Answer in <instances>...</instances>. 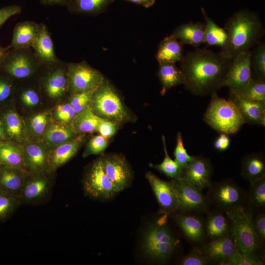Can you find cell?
I'll list each match as a JSON object with an SVG mask.
<instances>
[{
	"instance_id": "cell-58",
	"label": "cell",
	"mask_w": 265,
	"mask_h": 265,
	"mask_svg": "<svg viewBox=\"0 0 265 265\" xmlns=\"http://www.w3.org/2000/svg\"><path fill=\"white\" fill-rule=\"evenodd\" d=\"M3 140H6L5 136L3 123L0 116V141Z\"/></svg>"
},
{
	"instance_id": "cell-17",
	"label": "cell",
	"mask_w": 265,
	"mask_h": 265,
	"mask_svg": "<svg viewBox=\"0 0 265 265\" xmlns=\"http://www.w3.org/2000/svg\"><path fill=\"white\" fill-rule=\"evenodd\" d=\"M22 146L26 171L29 174L48 172L51 149L43 141L27 140Z\"/></svg>"
},
{
	"instance_id": "cell-10",
	"label": "cell",
	"mask_w": 265,
	"mask_h": 265,
	"mask_svg": "<svg viewBox=\"0 0 265 265\" xmlns=\"http://www.w3.org/2000/svg\"><path fill=\"white\" fill-rule=\"evenodd\" d=\"M53 174L47 171L29 174L18 197L21 205L36 206L48 201L54 183Z\"/></svg>"
},
{
	"instance_id": "cell-29",
	"label": "cell",
	"mask_w": 265,
	"mask_h": 265,
	"mask_svg": "<svg viewBox=\"0 0 265 265\" xmlns=\"http://www.w3.org/2000/svg\"><path fill=\"white\" fill-rule=\"evenodd\" d=\"M39 27V24L33 21L18 23L13 29L10 47L13 49L32 48Z\"/></svg>"
},
{
	"instance_id": "cell-3",
	"label": "cell",
	"mask_w": 265,
	"mask_h": 265,
	"mask_svg": "<svg viewBox=\"0 0 265 265\" xmlns=\"http://www.w3.org/2000/svg\"><path fill=\"white\" fill-rule=\"evenodd\" d=\"M89 107L98 117L119 126L136 121V116L126 106L117 90L105 78L94 91Z\"/></svg>"
},
{
	"instance_id": "cell-5",
	"label": "cell",
	"mask_w": 265,
	"mask_h": 265,
	"mask_svg": "<svg viewBox=\"0 0 265 265\" xmlns=\"http://www.w3.org/2000/svg\"><path fill=\"white\" fill-rule=\"evenodd\" d=\"M151 224L144 235L143 248L145 255L159 263L168 261L177 251L180 243L167 224L166 216Z\"/></svg>"
},
{
	"instance_id": "cell-20",
	"label": "cell",
	"mask_w": 265,
	"mask_h": 265,
	"mask_svg": "<svg viewBox=\"0 0 265 265\" xmlns=\"http://www.w3.org/2000/svg\"><path fill=\"white\" fill-rule=\"evenodd\" d=\"M199 214L201 213L177 212L170 215L187 241L195 245L205 241V219Z\"/></svg>"
},
{
	"instance_id": "cell-33",
	"label": "cell",
	"mask_w": 265,
	"mask_h": 265,
	"mask_svg": "<svg viewBox=\"0 0 265 265\" xmlns=\"http://www.w3.org/2000/svg\"><path fill=\"white\" fill-rule=\"evenodd\" d=\"M52 120L50 110L37 112L27 116L25 121L28 140L42 141L46 128Z\"/></svg>"
},
{
	"instance_id": "cell-25",
	"label": "cell",
	"mask_w": 265,
	"mask_h": 265,
	"mask_svg": "<svg viewBox=\"0 0 265 265\" xmlns=\"http://www.w3.org/2000/svg\"><path fill=\"white\" fill-rule=\"evenodd\" d=\"M78 135L71 123L52 120L46 128L42 141L51 149L73 139Z\"/></svg>"
},
{
	"instance_id": "cell-16",
	"label": "cell",
	"mask_w": 265,
	"mask_h": 265,
	"mask_svg": "<svg viewBox=\"0 0 265 265\" xmlns=\"http://www.w3.org/2000/svg\"><path fill=\"white\" fill-rule=\"evenodd\" d=\"M212 172L213 167L210 159L201 155L193 156L192 160L183 168L182 179L202 190L211 186Z\"/></svg>"
},
{
	"instance_id": "cell-18",
	"label": "cell",
	"mask_w": 265,
	"mask_h": 265,
	"mask_svg": "<svg viewBox=\"0 0 265 265\" xmlns=\"http://www.w3.org/2000/svg\"><path fill=\"white\" fill-rule=\"evenodd\" d=\"M194 248L217 265L224 263L238 250L232 234L218 239L204 241Z\"/></svg>"
},
{
	"instance_id": "cell-28",
	"label": "cell",
	"mask_w": 265,
	"mask_h": 265,
	"mask_svg": "<svg viewBox=\"0 0 265 265\" xmlns=\"http://www.w3.org/2000/svg\"><path fill=\"white\" fill-rule=\"evenodd\" d=\"M241 175L250 184L265 178V159L263 153H252L243 156L241 160Z\"/></svg>"
},
{
	"instance_id": "cell-47",
	"label": "cell",
	"mask_w": 265,
	"mask_h": 265,
	"mask_svg": "<svg viewBox=\"0 0 265 265\" xmlns=\"http://www.w3.org/2000/svg\"><path fill=\"white\" fill-rule=\"evenodd\" d=\"M15 84L13 78L4 73H0V104L6 102L13 94Z\"/></svg>"
},
{
	"instance_id": "cell-12",
	"label": "cell",
	"mask_w": 265,
	"mask_h": 265,
	"mask_svg": "<svg viewBox=\"0 0 265 265\" xmlns=\"http://www.w3.org/2000/svg\"><path fill=\"white\" fill-rule=\"evenodd\" d=\"M171 181L177 200V212H193L206 213L210 210L211 205L206 196L202 193V190L182 178Z\"/></svg>"
},
{
	"instance_id": "cell-15",
	"label": "cell",
	"mask_w": 265,
	"mask_h": 265,
	"mask_svg": "<svg viewBox=\"0 0 265 265\" xmlns=\"http://www.w3.org/2000/svg\"><path fill=\"white\" fill-rule=\"evenodd\" d=\"M103 169L113 185L121 191L131 184L132 174L125 157L121 154H103L100 157Z\"/></svg>"
},
{
	"instance_id": "cell-38",
	"label": "cell",
	"mask_w": 265,
	"mask_h": 265,
	"mask_svg": "<svg viewBox=\"0 0 265 265\" xmlns=\"http://www.w3.org/2000/svg\"><path fill=\"white\" fill-rule=\"evenodd\" d=\"M246 206L253 213L264 212L265 209V178L250 184L246 192Z\"/></svg>"
},
{
	"instance_id": "cell-24",
	"label": "cell",
	"mask_w": 265,
	"mask_h": 265,
	"mask_svg": "<svg viewBox=\"0 0 265 265\" xmlns=\"http://www.w3.org/2000/svg\"><path fill=\"white\" fill-rule=\"evenodd\" d=\"M32 49L41 66H46L58 62L54 52V45L47 26L43 23L39 27Z\"/></svg>"
},
{
	"instance_id": "cell-32",
	"label": "cell",
	"mask_w": 265,
	"mask_h": 265,
	"mask_svg": "<svg viewBox=\"0 0 265 265\" xmlns=\"http://www.w3.org/2000/svg\"><path fill=\"white\" fill-rule=\"evenodd\" d=\"M0 165L25 170L22 145L9 140L0 141Z\"/></svg>"
},
{
	"instance_id": "cell-40",
	"label": "cell",
	"mask_w": 265,
	"mask_h": 265,
	"mask_svg": "<svg viewBox=\"0 0 265 265\" xmlns=\"http://www.w3.org/2000/svg\"><path fill=\"white\" fill-rule=\"evenodd\" d=\"M230 95L247 100L265 102V80L253 78L241 90L236 94Z\"/></svg>"
},
{
	"instance_id": "cell-9",
	"label": "cell",
	"mask_w": 265,
	"mask_h": 265,
	"mask_svg": "<svg viewBox=\"0 0 265 265\" xmlns=\"http://www.w3.org/2000/svg\"><path fill=\"white\" fill-rule=\"evenodd\" d=\"M68 94L93 91L102 83L105 77L101 72L86 61L67 64Z\"/></svg>"
},
{
	"instance_id": "cell-8",
	"label": "cell",
	"mask_w": 265,
	"mask_h": 265,
	"mask_svg": "<svg viewBox=\"0 0 265 265\" xmlns=\"http://www.w3.org/2000/svg\"><path fill=\"white\" fill-rule=\"evenodd\" d=\"M41 66L31 48H10L0 69L14 79L26 80L34 76Z\"/></svg>"
},
{
	"instance_id": "cell-54",
	"label": "cell",
	"mask_w": 265,
	"mask_h": 265,
	"mask_svg": "<svg viewBox=\"0 0 265 265\" xmlns=\"http://www.w3.org/2000/svg\"><path fill=\"white\" fill-rule=\"evenodd\" d=\"M230 144V138L228 134L221 133L215 139L213 147L218 151H224L227 150Z\"/></svg>"
},
{
	"instance_id": "cell-21",
	"label": "cell",
	"mask_w": 265,
	"mask_h": 265,
	"mask_svg": "<svg viewBox=\"0 0 265 265\" xmlns=\"http://www.w3.org/2000/svg\"><path fill=\"white\" fill-rule=\"evenodd\" d=\"M5 136L6 140L22 145L28 140L25 119L12 106L5 107L0 111Z\"/></svg>"
},
{
	"instance_id": "cell-11",
	"label": "cell",
	"mask_w": 265,
	"mask_h": 265,
	"mask_svg": "<svg viewBox=\"0 0 265 265\" xmlns=\"http://www.w3.org/2000/svg\"><path fill=\"white\" fill-rule=\"evenodd\" d=\"M82 186L85 195L96 199H109L120 192L106 174L100 157L87 170Z\"/></svg>"
},
{
	"instance_id": "cell-1",
	"label": "cell",
	"mask_w": 265,
	"mask_h": 265,
	"mask_svg": "<svg viewBox=\"0 0 265 265\" xmlns=\"http://www.w3.org/2000/svg\"><path fill=\"white\" fill-rule=\"evenodd\" d=\"M233 59L221 52L197 48L187 52L181 62L185 88L191 94L212 95L223 87V83Z\"/></svg>"
},
{
	"instance_id": "cell-56",
	"label": "cell",
	"mask_w": 265,
	"mask_h": 265,
	"mask_svg": "<svg viewBox=\"0 0 265 265\" xmlns=\"http://www.w3.org/2000/svg\"><path fill=\"white\" fill-rule=\"evenodd\" d=\"M68 0H40V2L43 5H66Z\"/></svg>"
},
{
	"instance_id": "cell-44",
	"label": "cell",
	"mask_w": 265,
	"mask_h": 265,
	"mask_svg": "<svg viewBox=\"0 0 265 265\" xmlns=\"http://www.w3.org/2000/svg\"><path fill=\"white\" fill-rule=\"evenodd\" d=\"M53 120L60 122L71 123L76 114L67 101L54 106L51 110Z\"/></svg>"
},
{
	"instance_id": "cell-41",
	"label": "cell",
	"mask_w": 265,
	"mask_h": 265,
	"mask_svg": "<svg viewBox=\"0 0 265 265\" xmlns=\"http://www.w3.org/2000/svg\"><path fill=\"white\" fill-rule=\"evenodd\" d=\"M251 71L253 78L265 80V43L260 42L251 51L250 58Z\"/></svg>"
},
{
	"instance_id": "cell-22",
	"label": "cell",
	"mask_w": 265,
	"mask_h": 265,
	"mask_svg": "<svg viewBox=\"0 0 265 265\" xmlns=\"http://www.w3.org/2000/svg\"><path fill=\"white\" fill-rule=\"evenodd\" d=\"M205 219V241L212 240L232 234V223L228 214L214 208L208 211Z\"/></svg>"
},
{
	"instance_id": "cell-14",
	"label": "cell",
	"mask_w": 265,
	"mask_h": 265,
	"mask_svg": "<svg viewBox=\"0 0 265 265\" xmlns=\"http://www.w3.org/2000/svg\"><path fill=\"white\" fill-rule=\"evenodd\" d=\"M251 54L250 50L241 52L232 59L223 83V87H228L230 94L237 93L252 80Z\"/></svg>"
},
{
	"instance_id": "cell-51",
	"label": "cell",
	"mask_w": 265,
	"mask_h": 265,
	"mask_svg": "<svg viewBox=\"0 0 265 265\" xmlns=\"http://www.w3.org/2000/svg\"><path fill=\"white\" fill-rule=\"evenodd\" d=\"M252 224L256 234L264 246L265 243V212L253 213Z\"/></svg>"
},
{
	"instance_id": "cell-55",
	"label": "cell",
	"mask_w": 265,
	"mask_h": 265,
	"mask_svg": "<svg viewBox=\"0 0 265 265\" xmlns=\"http://www.w3.org/2000/svg\"><path fill=\"white\" fill-rule=\"evenodd\" d=\"M126 1L131 2L132 3L140 5L145 8H149L152 6L155 2V0H125Z\"/></svg>"
},
{
	"instance_id": "cell-4",
	"label": "cell",
	"mask_w": 265,
	"mask_h": 265,
	"mask_svg": "<svg viewBox=\"0 0 265 265\" xmlns=\"http://www.w3.org/2000/svg\"><path fill=\"white\" fill-rule=\"evenodd\" d=\"M226 213L231 221L232 234L238 250L246 255L263 261L264 246L260 242L254 231L252 210L246 206H243Z\"/></svg>"
},
{
	"instance_id": "cell-36",
	"label": "cell",
	"mask_w": 265,
	"mask_h": 265,
	"mask_svg": "<svg viewBox=\"0 0 265 265\" xmlns=\"http://www.w3.org/2000/svg\"><path fill=\"white\" fill-rule=\"evenodd\" d=\"M201 10L206 23L204 27V43L209 46H218L222 49L227 40V34L225 29L218 26L208 16L203 7H201Z\"/></svg>"
},
{
	"instance_id": "cell-46",
	"label": "cell",
	"mask_w": 265,
	"mask_h": 265,
	"mask_svg": "<svg viewBox=\"0 0 265 265\" xmlns=\"http://www.w3.org/2000/svg\"><path fill=\"white\" fill-rule=\"evenodd\" d=\"M175 160L183 168L193 159V156L189 155L185 149L182 133L178 132L176 137V144L174 151Z\"/></svg>"
},
{
	"instance_id": "cell-35",
	"label": "cell",
	"mask_w": 265,
	"mask_h": 265,
	"mask_svg": "<svg viewBox=\"0 0 265 265\" xmlns=\"http://www.w3.org/2000/svg\"><path fill=\"white\" fill-rule=\"evenodd\" d=\"M115 0H68V10L75 14L97 15L102 13Z\"/></svg>"
},
{
	"instance_id": "cell-27",
	"label": "cell",
	"mask_w": 265,
	"mask_h": 265,
	"mask_svg": "<svg viewBox=\"0 0 265 265\" xmlns=\"http://www.w3.org/2000/svg\"><path fill=\"white\" fill-rule=\"evenodd\" d=\"M29 174L24 169L0 165V191L18 197Z\"/></svg>"
},
{
	"instance_id": "cell-48",
	"label": "cell",
	"mask_w": 265,
	"mask_h": 265,
	"mask_svg": "<svg viewBox=\"0 0 265 265\" xmlns=\"http://www.w3.org/2000/svg\"><path fill=\"white\" fill-rule=\"evenodd\" d=\"M20 99L25 106L34 107L40 103V97L38 91L34 87H27L22 89Z\"/></svg>"
},
{
	"instance_id": "cell-37",
	"label": "cell",
	"mask_w": 265,
	"mask_h": 265,
	"mask_svg": "<svg viewBox=\"0 0 265 265\" xmlns=\"http://www.w3.org/2000/svg\"><path fill=\"white\" fill-rule=\"evenodd\" d=\"M102 119L88 107L76 114L71 124L78 135L86 134L97 132Z\"/></svg>"
},
{
	"instance_id": "cell-31",
	"label": "cell",
	"mask_w": 265,
	"mask_h": 265,
	"mask_svg": "<svg viewBox=\"0 0 265 265\" xmlns=\"http://www.w3.org/2000/svg\"><path fill=\"white\" fill-rule=\"evenodd\" d=\"M183 44L173 34L165 37L160 42L156 58L159 63H176L182 60Z\"/></svg>"
},
{
	"instance_id": "cell-57",
	"label": "cell",
	"mask_w": 265,
	"mask_h": 265,
	"mask_svg": "<svg viewBox=\"0 0 265 265\" xmlns=\"http://www.w3.org/2000/svg\"><path fill=\"white\" fill-rule=\"evenodd\" d=\"M10 48V46L4 47L0 44V67L5 58Z\"/></svg>"
},
{
	"instance_id": "cell-43",
	"label": "cell",
	"mask_w": 265,
	"mask_h": 265,
	"mask_svg": "<svg viewBox=\"0 0 265 265\" xmlns=\"http://www.w3.org/2000/svg\"><path fill=\"white\" fill-rule=\"evenodd\" d=\"M108 142V138L100 134L91 137L86 143L82 156L86 158L92 155H103Z\"/></svg>"
},
{
	"instance_id": "cell-7",
	"label": "cell",
	"mask_w": 265,
	"mask_h": 265,
	"mask_svg": "<svg viewBox=\"0 0 265 265\" xmlns=\"http://www.w3.org/2000/svg\"><path fill=\"white\" fill-rule=\"evenodd\" d=\"M206 197L211 205L225 212L246 206V191L231 179L212 183Z\"/></svg>"
},
{
	"instance_id": "cell-13",
	"label": "cell",
	"mask_w": 265,
	"mask_h": 265,
	"mask_svg": "<svg viewBox=\"0 0 265 265\" xmlns=\"http://www.w3.org/2000/svg\"><path fill=\"white\" fill-rule=\"evenodd\" d=\"M67 64L59 60L42 66L43 72L40 78V87L51 100H59L68 93Z\"/></svg>"
},
{
	"instance_id": "cell-50",
	"label": "cell",
	"mask_w": 265,
	"mask_h": 265,
	"mask_svg": "<svg viewBox=\"0 0 265 265\" xmlns=\"http://www.w3.org/2000/svg\"><path fill=\"white\" fill-rule=\"evenodd\" d=\"M179 264L181 265H208L213 264L208 258L193 248L188 255L180 260Z\"/></svg>"
},
{
	"instance_id": "cell-19",
	"label": "cell",
	"mask_w": 265,
	"mask_h": 265,
	"mask_svg": "<svg viewBox=\"0 0 265 265\" xmlns=\"http://www.w3.org/2000/svg\"><path fill=\"white\" fill-rule=\"evenodd\" d=\"M145 178L155 194L160 212L169 216L177 212V200L171 181L167 182L147 172Z\"/></svg>"
},
{
	"instance_id": "cell-52",
	"label": "cell",
	"mask_w": 265,
	"mask_h": 265,
	"mask_svg": "<svg viewBox=\"0 0 265 265\" xmlns=\"http://www.w3.org/2000/svg\"><path fill=\"white\" fill-rule=\"evenodd\" d=\"M119 127L118 124L113 122L102 119L98 125L97 132L109 138L116 133Z\"/></svg>"
},
{
	"instance_id": "cell-23",
	"label": "cell",
	"mask_w": 265,
	"mask_h": 265,
	"mask_svg": "<svg viewBox=\"0 0 265 265\" xmlns=\"http://www.w3.org/2000/svg\"><path fill=\"white\" fill-rule=\"evenodd\" d=\"M87 140L86 134H79L73 139L51 149L48 172L54 173L70 160Z\"/></svg>"
},
{
	"instance_id": "cell-39",
	"label": "cell",
	"mask_w": 265,
	"mask_h": 265,
	"mask_svg": "<svg viewBox=\"0 0 265 265\" xmlns=\"http://www.w3.org/2000/svg\"><path fill=\"white\" fill-rule=\"evenodd\" d=\"M163 146L164 157L162 161L157 164H151L150 166L159 172L164 174L172 180L182 178L183 168L169 156L166 147L164 135L161 136Z\"/></svg>"
},
{
	"instance_id": "cell-53",
	"label": "cell",
	"mask_w": 265,
	"mask_h": 265,
	"mask_svg": "<svg viewBox=\"0 0 265 265\" xmlns=\"http://www.w3.org/2000/svg\"><path fill=\"white\" fill-rule=\"evenodd\" d=\"M22 7L19 5H10L0 9V27L10 17L21 13Z\"/></svg>"
},
{
	"instance_id": "cell-34",
	"label": "cell",
	"mask_w": 265,
	"mask_h": 265,
	"mask_svg": "<svg viewBox=\"0 0 265 265\" xmlns=\"http://www.w3.org/2000/svg\"><path fill=\"white\" fill-rule=\"evenodd\" d=\"M157 75L161 85L162 95L173 87L184 83V74L175 63H159Z\"/></svg>"
},
{
	"instance_id": "cell-6",
	"label": "cell",
	"mask_w": 265,
	"mask_h": 265,
	"mask_svg": "<svg viewBox=\"0 0 265 265\" xmlns=\"http://www.w3.org/2000/svg\"><path fill=\"white\" fill-rule=\"evenodd\" d=\"M211 96L204 115V121L220 133L229 135L238 132L245 122L234 103L219 97L216 93Z\"/></svg>"
},
{
	"instance_id": "cell-49",
	"label": "cell",
	"mask_w": 265,
	"mask_h": 265,
	"mask_svg": "<svg viewBox=\"0 0 265 265\" xmlns=\"http://www.w3.org/2000/svg\"><path fill=\"white\" fill-rule=\"evenodd\" d=\"M264 262L236 251L223 265H263Z\"/></svg>"
},
{
	"instance_id": "cell-42",
	"label": "cell",
	"mask_w": 265,
	"mask_h": 265,
	"mask_svg": "<svg viewBox=\"0 0 265 265\" xmlns=\"http://www.w3.org/2000/svg\"><path fill=\"white\" fill-rule=\"evenodd\" d=\"M21 205L18 197L0 191V221L8 219Z\"/></svg>"
},
{
	"instance_id": "cell-2",
	"label": "cell",
	"mask_w": 265,
	"mask_h": 265,
	"mask_svg": "<svg viewBox=\"0 0 265 265\" xmlns=\"http://www.w3.org/2000/svg\"><path fill=\"white\" fill-rule=\"evenodd\" d=\"M224 28L227 40L220 52L231 59L257 45L265 34L264 25L258 14L248 9H240L233 14L226 22Z\"/></svg>"
},
{
	"instance_id": "cell-30",
	"label": "cell",
	"mask_w": 265,
	"mask_h": 265,
	"mask_svg": "<svg viewBox=\"0 0 265 265\" xmlns=\"http://www.w3.org/2000/svg\"><path fill=\"white\" fill-rule=\"evenodd\" d=\"M205 25L190 22L182 24L173 31V34L184 45H190L196 48L205 42Z\"/></svg>"
},
{
	"instance_id": "cell-45",
	"label": "cell",
	"mask_w": 265,
	"mask_h": 265,
	"mask_svg": "<svg viewBox=\"0 0 265 265\" xmlns=\"http://www.w3.org/2000/svg\"><path fill=\"white\" fill-rule=\"evenodd\" d=\"M94 91L69 95L67 101L73 107L76 114L89 107Z\"/></svg>"
},
{
	"instance_id": "cell-26",
	"label": "cell",
	"mask_w": 265,
	"mask_h": 265,
	"mask_svg": "<svg viewBox=\"0 0 265 265\" xmlns=\"http://www.w3.org/2000/svg\"><path fill=\"white\" fill-rule=\"evenodd\" d=\"M240 112L245 123L265 126V102L247 100L230 95Z\"/></svg>"
}]
</instances>
